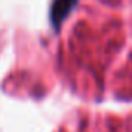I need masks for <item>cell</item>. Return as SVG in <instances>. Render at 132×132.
Here are the masks:
<instances>
[{"instance_id":"cell-1","label":"cell","mask_w":132,"mask_h":132,"mask_svg":"<svg viewBox=\"0 0 132 132\" xmlns=\"http://www.w3.org/2000/svg\"><path fill=\"white\" fill-rule=\"evenodd\" d=\"M78 0H54L51 6V22L54 27H57L65 17L70 14V11L75 8Z\"/></svg>"}]
</instances>
